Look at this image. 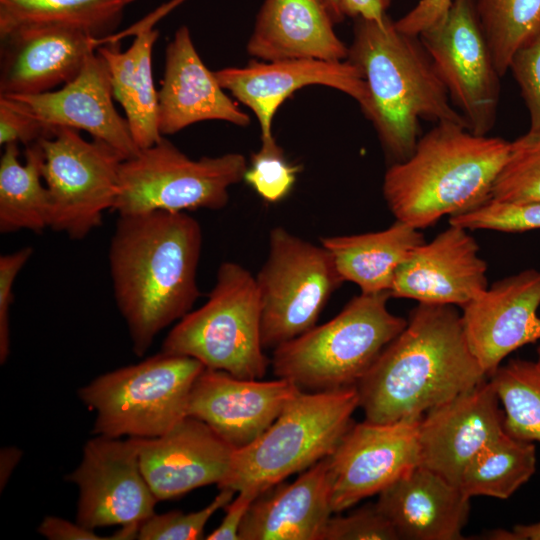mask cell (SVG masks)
<instances>
[{"instance_id": "1", "label": "cell", "mask_w": 540, "mask_h": 540, "mask_svg": "<svg viewBox=\"0 0 540 540\" xmlns=\"http://www.w3.org/2000/svg\"><path fill=\"white\" fill-rule=\"evenodd\" d=\"M201 248V226L186 212L118 216L108 248L109 272L137 356L192 310L200 296Z\"/></svg>"}, {"instance_id": "2", "label": "cell", "mask_w": 540, "mask_h": 540, "mask_svg": "<svg viewBox=\"0 0 540 540\" xmlns=\"http://www.w3.org/2000/svg\"><path fill=\"white\" fill-rule=\"evenodd\" d=\"M486 377L454 306L418 303L357 384L359 407L372 423L420 420Z\"/></svg>"}, {"instance_id": "3", "label": "cell", "mask_w": 540, "mask_h": 540, "mask_svg": "<svg viewBox=\"0 0 540 540\" xmlns=\"http://www.w3.org/2000/svg\"><path fill=\"white\" fill-rule=\"evenodd\" d=\"M347 60L362 73L369 93L363 112L395 162L413 153L421 119L468 128L419 37L400 32L388 15L382 22L356 18Z\"/></svg>"}, {"instance_id": "4", "label": "cell", "mask_w": 540, "mask_h": 540, "mask_svg": "<svg viewBox=\"0 0 540 540\" xmlns=\"http://www.w3.org/2000/svg\"><path fill=\"white\" fill-rule=\"evenodd\" d=\"M509 150L505 139L439 122L407 159L387 169L384 199L396 220L424 229L489 200Z\"/></svg>"}, {"instance_id": "5", "label": "cell", "mask_w": 540, "mask_h": 540, "mask_svg": "<svg viewBox=\"0 0 540 540\" xmlns=\"http://www.w3.org/2000/svg\"><path fill=\"white\" fill-rule=\"evenodd\" d=\"M359 407L356 386L299 391L255 441L235 449L218 488L250 489L259 495L330 456Z\"/></svg>"}, {"instance_id": "6", "label": "cell", "mask_w": 540, "mask_h": 540, "mask_svg": "<svg viewBox=\"0 0 540 540\" xmlns=\"http://www.w3.org/2000/svg\"><path fill=\"white\" fill-rule=\"evenodd\" d=\"M389 293H361L328 322L276 347L274 374L302 391L357 386L407 319L387 308Z\"/></svg>"}, {"instance_id": "7", "label": "cell", "mask_w": 540, "mask_h": 540, "mask_svg": "<svg viewBox=\"0 0 540 540\" xmlns=\"http://www.w3.org/2000/svg\"><path fill=\"white\" fill-rule=\"evenodd\" d=\"M261 304L255 277L238 263H221L207 301L181 318L161 351L188 356L205 368L261 379L270 364L261 342Z\"/></svg>"}, {"instance_id": "8", "label": "cell", "mask_w": 540, "mask_h": 540, "mask_svg": "<svg viewBox=\"0 0 540 540\" xmlns=\"http://www.w3.org/2000/svg\"><path fill=\"white\" fill-rule=\"evenodd\" d=\"M197 359L162 351L97 376L78 390L96 414L92 433L154 438L187 417L192 386L204 369Z\"/></svg>"}, {"instance_id": "9", "label": "cell", "mask_w": 540, "mask_h": 540, "mask_svg": "<svg viewBox=\"0 0 540 540\" xmlns=\"http://www.w3.org/2000/svg\"><path fill=\"white\" fill-rule=\"evenodd\" d=\"M247 167L240 153L191 159L163 136L121 162L112 211L122 216L218 210L227 205L229 188L244 179Z\"/></svg>"}, {"instance_id": "10", "label": "cell", "mask_w": 540, "mask_h": 540, "mask_svg": "<svg viewBox=\"0 0 540 540\" xmlns=\"http://www.w3.org/2000/svg\"><path fill=\"white\" fill-rule=\"evenodd\" d=\"M255 279L264 349H275L316 326L344 282L327 249L280 226L269 233L268 254Z\"/></svg>"}, {"instance_id": "11", "label": "cell", "mask_w": 540, "mask_h": 540, "mask_svg": "<svg viewBox=\"0 0 540 540\" xmlns=\"http://www.w3.org/2000/svg\"><path fill=\"white\" fill-rule=\"evenodd\" d=\"M42 177L50 196V225L70 239H84L113 210L124 158L107 143L85 140L78 130L54 127L38 141Z\"/></svg>"}, {"instance_id": "12", "label": "cell", "mask_w": 540, "mask_h": 540, "mask_svg": "<svg viewBox=\"0 0 540 540\" xmlns=\"http://www.w3.org/2000/svg\"><path fill=\"white\" fill-rule=\"evenodd\" d=\"M418 37L468 129L487 135L496 122L501 77L475 0H453L445 18Z\"/></svg>"}, {"instance_id": "13", "label": "cell", "mask_w": 540, "mask_h": 540, "mask_svg": "<svg viewBox=\"0 0 540 540\" xmlns=\"http://www.w3.org/2000/svg\"><path fill=\"white\" fill-rule=\"evenodd\" d=\"M65 479L78 487L76 521L86 528L140 526L155 513L158 499L141 470L138 438L95 435Z\"/></svg>"}, {"instance_id": "14", "label": "cell", "mask_w": 540, "mask_h": 540, "mask_svg": "<svg viewBox=\"0 0 540 540\" xmlns=\"http://www.w3.org/2000/svg\"><path fill=\"white\" fill-rule=\"evenodd\" d=\"M419 420L352 424L328 456L333 513L379 494L419 466Z\"/></svg>"}, {"instance_id": "15", "label": "cell", "mask_w": 540, "mask_h": 540, "mask_svg": "<svg viewBox=\"0 0 540 540\" xmlns=\"http://www.w3.org/2000/svg\"><path fill=\"white\" fill-rule=\"evenodd\" d=\"M540 271L526 269L498 280L465 304L467 344L487 377L512 352L540 341Z\"/></svg>"}, {"instance_id": "16", "label": "cell", "mask_w": 540, "mask_h": 540, "mask_svg": "<svg viewBox=\"0 0 540 540\" xmlns=\"http://www.w3.org/2000/svg\"><path fill=\"white\" fill-rule=\"evenodd\" d=\"M214 73L224 90L254 112L261 130V142L274 139L272 120L275 112L289 96L305 86L335 88L356 100L362 111L369 103L362 73L347 59L251 61L245 67H226Z\"/></svg>"}, {"instance_id": "17", "label": "cell", "mask_w": 540, "mask_h": 540, "mask_svg": "<svg viewBox=\"0 0 540 540\" xmlns=\"http://www.w3.org/2000/svg\"><path fill=\"white\" fill-rule=\"evenodd\" d=\"M499 403L485 380L427 411L418 423L419 466L459 486L470 461L504 432Z\"/></svg>"}, {"instance_id": "18", "label": "cell", "mask_w": 540, "mask_h": 540, "mask_svg": "<svg viewBox=\"0 0 540 540\" xmlns=\"http://www.w3.org/2000/svg\"><path fill=\"white\" fill-rule=\"evenodd\" d=\"M299 391L284 378L261 381L204 368L192 386L187 416L205 422L240 449L265 432Z\"/></svg>"}, {"instance_id": "19", "label": "cell", "mask_w": 540, "mask_h": 540, "mask_svg": "<svg viewBox=\"0 0 540 540\" xmlns=\"http://www.w3.org/2000/svg\"><path fill=\"white\" fill-rule=\"evenodd\" d=\"M50 131L68 127L89 133L114 148L124 159L139 148L129 124L116 110L105 60L92 53L78 75L55 91L29 95H4Z\"/></svg>"}, {"instance_id": "20", "label": "cell", "mask_w": 540, "mask_h": 540, "mask_svg": "<svg viewBox=\"0 0 540 540\" xmlns=\"http://www.w3.org/2000/svg\"><path fill=\"white\" fill-rule=\"evenodd\" d=\"M487 263L468 230L457 225L418 246L397 270L390 297L463 307L488 287Z\"/></svg>"}, {"instance_id": "21", "label": "cell", "mask_w": 540, "mask_h": 540, "mask_svg": "<svg viewBox=\"0 0 540 540\" xmlns=\"http://www.w3.org/2000/svg\"><path fill=\"white\" fill-rule=\"evenodd\" d=\"M138 442L143 476L158 501L220 484L235 451L209 425L191 416L161 436Z\"/></svg>"}, {"instance_id": "22", "label": "cell", "mask_w": 540, "mask_h": 540, "mask_svg": "<svg viewBox=\"0 0 540 540\" xmlns=\"http://www.w3.org/2000/svg\"><path fill=\"white\" fill-rule=\"evenodd\" d=\"M0 39V95L39 94L63 86L104 45L84 30L63 25L20 29Z\"/></svg>"}, {"instance_id": "23", "label": "cell", "mask_w": 540, "mask_h": 540, "mask_svg": "<svg viewBox=\"0 0 540 540\" xmlns=\"http://www.w3.org/2000/svg\"><path fill=\"white\" fill-rule=\"evenodd\" d=\"M220 120L247 126L249 116L224 92L215 73L200 58L187 26H180L165 49L158 91V128L175 134L201 121Z\"/></svg>"}, {"instance_id": "24", "label": "cell", "mask_w": 540, "mask_h": 540, "mask_svg": "<svg viewBox=\"0 0 540 540\" xmlns=\"http://www.w3.org/2000/svg\"><path fill=\"white\" fill-rule=\"evenodd\" d=\"M378 495L376 505L399 539H464L470 498L437 473L417 466Z\"/></svg>"}, {"instance_id": "25", "label": "cell", "mask_w": 540, "mask_h": 540, "mask_svg": "<svg viewBox=\"0 0 540 540\" xmlns=\"http://www.w3.org/2000/svg\"><path fill=\"white\" fill-rule=\"evenodd\" d=\"M328 457L262 492L239 529V540H322L332 516Z\"/></svg>"}, {"instance_id": "26", "label": "cell", "mask_w": 540, "mask_h": 540, "mask_svg": "<svg viewBox=\"0 0 540 540\" xmlns=\"http://www.w3.org/2000/svg\"><path fill=\"white\" fill-rule=\"evenodd\" d=\"M334 24L320 0H265L247 52L263 61H343L348 48L336 35Z\"/></svg>"}, {"instance_id": "27", "label": "cell", "mask_w": 540, "mask_h": 540, "mask_svg": "<svg viewBox=\"0 0 540 540\" xmlns=\"http://www.w3.org/2000/svg\"><path fill=\"white\" fill-rule=\"evenodd\" d=\"M183 1L172 0L141 20L133 29L116 34L118 41L128 33L135 34L127 50L122 51L118 42L104 44L96 50L106 62L113 97L124 109L139 149L150 147L163 137L158 128V92L152 76V50L159 32L152 27Z\"/></svg>"}, {"instance_id": "28", "label": "cell", "mask_w": 540, "mask_h": 540, "mask_svg": "<svg viewBox=\"0 0 540 540\" xmlns=\"http://www.w3.org/2000/svg\"><path fill=\"white\" fill-rule=\"evenodd\" d=\"M424 242L419 229L398 220L381 231L320 239L343 281L361 293H389L399 267Z\"/></svg>"}, {"instance_id": "29", "label": "cell", "mask_w": 540, "mask_h": 540, "mask_svg": "<svg viewBox=\"0 0 540 540\" xmlns=\"http://www.w3.org/2000/svg\"><path fill=\"white\" fill-rule=\"evenodd\" d=\"M18 144L4 146L0 159V232L40 233L50 225V196L42 184L43 149L26 146L25 163L18 160Z\"/></svg>"}, {"instance_id": "30", "label": "cell", "mask_w": 540, "mask_h": 540, "mask_svg": "<svg viewBox=\"0 0 540 540\" xmlns=\"http://www.w3.org/2000/svg\"><path fill=\"white\" fill-rule=\"evenodd\" d=\"M138 0H0V37L50 25L79 28L103 39L116 30L128 6Z\"/></svg>"}, {"instance_id": "31", "label": "cell", "mask_w": 540, "mask_h": 540, "mask_svg": "<svg viewBox=\"0 0 540 540\" xmlns=\"http://www.w3.org/2000/svg\"><path fill=\"white\" fill-rule=\"evenodd\" d=\"M536 463L534 444L504 431L470 461L459 487L469 498L507 499L530 480L536 471Z\"/></svg>"}, {"instance_id": "32", "label": "cell", "mask_w": 540, "mask_h": 540, "mask_svg": "<svg viewBox=\"0 0 540 540\" xmlns=\"http://www.w3.org/2000/svg\"><path fill=\"white\" fill-rule=\"evenodd\" d=\"M490 381L503 406V428L510 436L540 443V365L511 359L500 365Z\"/></svg>"}, {"instance_id": "33", "label": "cell", "mask_w": 540, "mask_h": 540, "mask_svg": "<svg viewBox=\"0 0 540 540\" xmlns=\"http://www.w3.org/2000/svg\"><path fill=\"white\" fill-rule=\"evenodd\" d=\"M496 70L503 77L515 53L540 36V0H475Z\"/></svg>"}, {"instance_id": "34", "label": "cell", "mask_w": 540, "mask_h": 540, "mask_svg": "<svg viewBox=\"0 0 540 540\" xmlns=\"http://www.w3.org/2000/svg\"><path fill=\"white\" fill-rule=\"evenodd\" d=\"M491 198L511 203L540 202V129H529L510 142Z\"/></svg>"}, {"instance_id": "35", "label": "cell", "mask_w": 540, "mask_h": 540, "mask_svg": "<svg viewBox=\"0 0 540 540\" xmlns=\"http://www.w3.org/2000/svg\"><path fill=\"white\" fill-rule=\"evenodd\" d=\"M300 170L299 165L287 161L283 149L274 138L261 142L259 151L252 154L243 180L263 200L276 203L292 190Z\"/></svg>"}, {"instance_id": "36", "label": "cell", "mask_w": 540, "mask_h": 540, "mask_svg": "<svg viewBox=\"0 0 540 540\" xmlns=\"http://www.w3.org/2000/svg\"><path fill=\"white\" fill-rule=\"evenodd\" d=\"M449 224L467 230H536L540 229V202L511 203L490 198L471 210L451 216Z\"/></svg>"}, {"instance_id": "37", "label": "cell", "mask_w": 540, "mask_h": 540, "mask_svg": "<svg viewBox=\"0 0 540 540\" xmlns=\"http://www.w3.org/2000/svg\"><path fill=\"white\" fill-rule=\"evenodd\" d=\"M228 488L220 489L217 496L204 508L184 513L173 510L162 514L156 512L143 521L138 530L140 540H197L204 538V528L209 519L224 508L235 495Z\"/></svg>"}, {"instance_id": "38", "label": "cell", "mask_w": 540, "mask_h": 540, "mask_svg": "<svg viewBox=\"0 0 540 540\" xmlns=\"http://www.w3.org/2000/svg\"><path fill=\"white\" fill-rule=\"evenodd\" d=\"M398 535L376 503L364 505L348 515L331 516L322 540H396Z\"/></svg>"}, {"instance_id": "39", "label": "cell", "mask_w": 540, "mask_h": 540, "mask_svg": "<svg viewBox=\"0 0 540 540\" xmlns=\"http://www.w3.org/2000/svg\"><path fill=\"white\" fill-rule=\"evenodd\" d=\"M509 70L527 106L530 130L540 129V36L515 53Z\"/></svg>"}, {"instance_id": "40", "label": "cell", "mask_w": 540, "mask_h": 540, "mask_svg": "<svg viewBox=\"0 0 540 540\" xmlns=\"http://www.w3.org/2000/svg\"><path fill=\"white\" fill-rule=\"evenodd\" d=\"M29 246L0 256V363L10 353L9 311L13 302V285L18 273L32 256Z\"/></svg>"}, {"instance_id": "41", "label": "cell", "mask_w": 540, "mask_h": 540, "mask_svg": "<svg viewBox=\"0 0 540 540\" xmlns=\"http://www.w3.org/2000/svg\"><path fill=\"white\" fill-rule=\"evenodd\" d=\"M49 133L43 124L23 111L11 98L0 95L1 146L10 143H22L27 146Z\"/></svg>"}, {"instance_id": "42", "label": "cell", "mask_w": 540, "mask_h": 540, "mask_svg": "<svg viewBox=\"0 0 540 540\" xmlns=\"http://www.w3.org/2000/svg\"><path fill=\"white\" fill-rule=\"evenodd\" d=\"M452 2L453 0H419L412 10L394 22L395 27L404 34L418 37L445 18Z\"/></svg>"}, {"instance_id": "43", "label": "cell", "mask_w": 540, "mask_h": 540, "mask_svg": "<svg viewBox=\"0 0 540 540\" xmlns=\"http://www.w3.org/2000/svg\"><path fill=\"white\" fill-rule=\"evenodd\" d=\"M225 507L220 525L208 534L207 540H239V529L252 502L259 494L250 489L240 490Z\"/></svg>"}, {"instance_id": "44", "label": "cell", "mask_w": 540, "mask_h": 540, "mask_svg": "<svg viewBox=\"0 0 540 540\" xmlns=\"http://www.w3.org/2000/svg\"><path fill=\"white\" fill-rule=\"evenodd\" d=\"M37 531L49 540H103L112 537H102L94 530L76 522H71L57 516H46L39 524Z\"/></svg>"}, {"instance_id": "45", "label": "cell", "mask_w": 540, "mask_h": 540, "mask_svg": "<svg viewBox=\"0 0 540 540\" xmlns=\"http://www.w3.org/2000/svg\"><path fill=\"white\" fill-rule=\"evenodd\" d=\"M22 456L21 450L16 447H5L1 449L0 453V487L1 490L5 487L6 483L20 461Z\"/></svg>"}, {"instance_id": "46", "label": "cell", "mask_w": 540, "mask_h": 540, "mask_svg": "<svg viewBox=\"0 0 540 540\" xmlns=\"http://www.w3.org/2000/svg\"><path fill=\"white\" fill-rule=\"evenodd\" d=\"M511 540H540V521L532 524L516 525L510 531Z\"/></svg>"}, {"instance_id": "47", "label": "cell", "mask_w": 540, "mask_h": 540, "mask_svg": "<svg viewBox=\"0 0 540 540\" xmlns=\"http://www.w3.org/2000/svg\"><path fill=\"white\" fill-rule=\"evenodd\" d=\"M334 23L343 21L345 15L342 12L341 0H320Z\"/></svg>"}, {"instance_id": "48", "label": "cell", "mask_w": 540, "mask_h": 540, "mask_svg": "<svg viewBox=\"0 0 540 540\" xmlns=\"http://www.w3.org/2000/svg\"><path fill=\"white\" fill-rule=\"evenodd\" d=\"M536 362L540 365V344L537 347V360H536Z\"/></svg>"}, {"instance_id": "49", "label": "cell", "mask_w": 540, "mask_h": 540, "mask_svg": "<svg viewBox=\"0 0 540 540\" xmlns=\"http://www.w3.org/2000/svg\"><path fill=\"white\" fill-rule=\"evenodd\" d=\"M352 1L362 2V1H367V0H352Z\"/></svg>"}]
</instances>
